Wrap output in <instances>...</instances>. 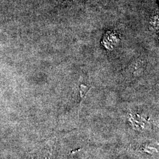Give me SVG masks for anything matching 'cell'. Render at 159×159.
Masks as SVG:
<instances>
[{
	"mask_svg": "<svg viewBox=\"0 0 159 159\" xmlns=\"http://www.w3.org/2000/svg\"><path fill=\"white\" fill-rule=\"evenodd\" d=\"M74 1V0H66V1H64V2H66V3H67V2H70V1Z\"/></svg>",
	"mask_w": 159,
	"mask_h": 159,
	"instance_id": "cell-1",
	"label": "cell"
}]
</instances>
